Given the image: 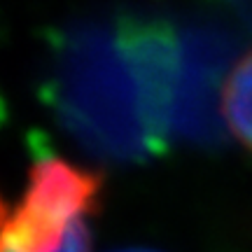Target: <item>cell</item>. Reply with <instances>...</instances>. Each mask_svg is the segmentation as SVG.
I'll return each instance as SVG.
<instances>
[{
  "label": "cell",
  "mask_w": 252,
  "mask_h": 252,
  "mask_svg": "<svg viewBox=\"0 0 252 252\" xmlns=\"http://www.w3.org/2000/svg\"><path fill=\"white\" fill-rule=\"evenodd\" d=\"M115 252H159V250H150V248H124V250H115Z\"/></svg>",
  "instance_id": "cell-5"
},
{
  "label": "cell",
  "mask_w": 252,
  "mask_h": 252,
  "mask_svg": "<svg viewBox=\"0 0 252 252\" xmlns=\"http://www.w3.org/2000/svg\"><path fill=\"white\" fill-rule=\"evenodd\" d=\"M222 117L238 143L252 152V52L238 59L222 84Z\"/></svg>",
  "instance_id": "cell-3"
},
{
  "label": "cell",
  "mask_w": 252,
  "mask_h": 252,
  "mask_svg": "<svg viewBox=\"0 0 252 252\" xmlns=\"http://www.w3.org/2000/svg\"><path fill=\"white\" fill-rule=\"evenodd\" d=\"M7 208H5V203H2V198H0V231H2V224H5V220H7Z\"/></svg>",
  "instance_id": "cell-4"
},
{
  "label": "cell",
  "mask_w": 252,
  "mask_h": 252,
  "mask_svg": "<svg viewBox=\"0 0 252 252\" xmlns=\"http://www.w3.org/2000/svg\"><path fill=\"white\" fill-rule=\"evenodd\" d=\"M201 84L196 37L185 40L157 19L94 21L56 42L49 100L91 154L147 161L187 128Z\"/></svg>",
  "instance_id": "cell-1"
},
{
  "label": "cell",
  "mask_w": 252,
  "mask_h": 252,
  "mask_svg": "<svg viewBox=\"0 0 252 252\" xmlns=\"http://www.w3.org/2000/svg\"><path fill=\"white\" fill-rule=\"evenodd\" d=\"M100 173L61 157L31 168L28 187L0 231V252H89V220L100 206Z\"/></svg>",
  "instance_id": "cell-2"
}]
</instances>
